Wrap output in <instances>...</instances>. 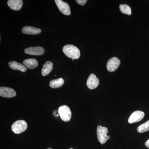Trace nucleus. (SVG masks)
I'll return each mask as SVG.
<instances>
[{
  "instance_id": "nucleus-6",
  "label": "nucleus",
  "mask_w": 149,
  "mask_h": 149,
  "mask_svg": "<svg viewBox=\"0 0 149 149\" xmlns=\"http://www.w3.org/2000/svg\"><path fill=\"white\" fill-rule=\"evenodd\" d=\"M120 63V61L119 59L115 57L112 58L110 59L107 63V69L109 72H114L118 68Z\"/></svg>"
},
{
  "instance_id": "nucleus-21",
  "label": "nucleus",
  "mask_w": 149,
  "mask_h": 149,
  "mask_svg": "<svg viewBox=\"0 0 149 149\" xmlns=\"http://www.w3.org/2000/svg\"><path fill=\"white\" fill-rule=\"evenodd\" d=\"M56 113H57L56 111H54L53 114H54V116H56V117H57V116H58L59 115L57 114Z\"/></svg>"
},
{
  "instance_id": "nucleus-1",
  "label": "nucleus",
  "mask_w": 149,
  "mask_h": 149,
  "mask_svg": "<svg viewBox=\"0 0 149 149\" xmlns=\"http://www.w3.org/2000/svg\"><path fill=\"white\" fill-rule=\"evenodd\" d=\"M63 51L65 54L73 59H77L80 58V51L79 49L72 45H66L63 48Z\"/></svg>"
},
{
  "instance_id": "nucleus-5",
  "label": "nucleus",
  "mask_w": 149,
  "mask_h": 149,
  "mask_svg": "<svg viewBox=\"0 0 149 149\" xmlns=\"http://www.w3.org/2000/svg\"><path fill=\"white\" fill-rule=\"evenodd\" d=\"M56 4L61 12L66 15H69L71 13L70 7L67 3L61 0H55Z\"/></svg>"
},
{
  "instance_id": "nucleus-15",
  "label": "nucleus",
  "mask_w": 149,
  "mask_h": 149,
  "mask_svg": "<svg viewBox=\"0 0 149 149\" xmlns=\"http://www.w3.org/2000/svg\"><path fill=\"white\" fill-rule=\"evenodd\" d=\"M23 63L27 68L30 69H33L36 68L38 65V62L37 60L34 58H29L24 60L23 61Z\"/></svg>"
},
{
  "instance_id": "nucleus-17",
  "label": "nucleus",
  "mask_w": 149,
  "mask_h": 149,
  "mask_svg": "<svg viewBox=\"0 0 149 149\" xmlns=\"http://www.w3.org/2000/svg\"><path fill=\"white\" fill-rule=\"evenodd\" d=\"M119 8L122 13L130 15L132 14L131 8L129 6L126 4H121L119 6Z\"/></svg>"
},
{
  "instance_id": "nucleus-13",
  "label": "nucleus",
  "mask_w": 149,
  "mask_h": 149,
  "mask_svg": "<svg viewBox=\"0 0 149 149\" xmlns=\"http://www.w3.org/2000/svg\"><path fill=\"white\" fill-rule=\"evenodd\" d=\"M8 65L10 68L14 70H20L22 72H25L27 70V67L24 65L19 63L16 61L9 62Z\"/></svg>"
},
{
  "instance_id": "nucleus-3",
  "label": "nucleus",
  "mask_w": 149,
  "mask_h": 149,
  "mask_svg": "<svg viewBox=\"0 0 149 149\" xmlns=\"http://www.w3.org/2000/svg\"><path fill=\"white\" fill-rule=\"evenodd\" d=\"M59 115L63 121H69L71 119L72 113L69 107L66 105H63L60 107L58 109Z\"/></svg>"
},
{
  "instance_id": "nucleus-18",
  "label": "nucleus",
  "mask_w": 149,
  "mask_h": 149,
  "mask_svg": "<svg viewBox=\"0 0 149 149\" xmlns=\"http://www.w3.org/2000/svg\"><path fill=\"white\" fill-rule=\"evenodd\" d=\"M149 130V120L141 124L137 128V131L140 133H143Z\"/></svg>"
},
{
  "instance_id": "nucleus-19",
  "label": "nucleus",
  "mask_w": 149,
  "mask_h": 149,
  "mask_svg": "<svg viewBox=\"0 0 149 149\" xmlns=\"http://www.w3.org/2000/svg\"><path fill=\"white\" fill-rule=\"evenodd\" d=\"M77 3L81 6H84L87 2V0H76Z\"/></svg>"
},
{
  "instance_id": "nucleus-14",
  "label": "nucleus",
  "mask_w": 149,
  "mask_h": 149,
  "mask_svg": "<svg viewBox=\"0 0 149 149\" xmlns=\"http://www.w3.org/2000/svg\"><path fill=\"white\" fill-rule=\"evenodd\" d=\"M53 68V64L52 62L48 61L46 62L43 66L42 70V74L43 76L48 75L52 70Z\"/></svg>"
},
{
  "instance_id": "nucleus-9",
  "label": "nucleus",
  "mask_w": 149,
  "mask_h": 149,
  "mask_svg": "<svg viewBox=\"0 0 149 149\" xmlns=\"http://www.w3.org/2000/svg\"><path fill=\"white\" fill-rule=\"evenodd\" d=\"M100 83V80L94 74H90L87 82V85L89 89L91 90L95 89L98 87Z\"/></svg>"
},
{
  "instance_id": "nucleus-23",
  "label": "nucleus",
  "mask_w": 149,
  "mask_h": 149,
  "mask_svg": "<svg viewBox=\"0 0 149 149\" xmlns=\"http://www.w3.org/2000/svg\"><path fill=\"white\" fill-rule=\"evenodd\" d=\"M70 149H72V148H70Z\"/></svg>"
},
{
  "instance_id": "nucleus-16",
  "label": "nucleus",
  "mask_w": 149,
  "mask_h": 149,
  "mask_svg": "<svg viewBox=\"0 0 149 149\" xmlns=\"http://www.w3.org/2000/svg\"><path fill=\"white\" fill-rule=\"evenodd\" d=\"M64 83L63 79L62 78H59L51 80L49 83V86L52 88H58L61 87Z\"/></svg>"
},
{
  "instance_id": "nucleus-11",
  "label": "nucleus",
  "mask_w": 149,
  "mask_h": 149,
  "mask_svg": "<svg viewBox=\"0 0 149 149\" xmlns=\"http://www.w3.org/2000/svg\"><path fill=\"white\" fill-rule=\"evenodd\" d=\"M8 5L12 10H19L22 8L23 1L22 0H9L8 1Z\"/></svg>"
},
{
  "instance_id": "nucleus-7",
  "label": "nucleus",
  "mask_w": 149,
  "mask_h": 149,
  "mask_svg": "<svg viewBox=\"0 0 149 149\" xmlns=\"http://www.w3.org/2000/svg\"><path fill=\"white\" fill-rule=\"evenodd\" d=\"M24 53L31 55H42L45 53V49L41 47H30L24 50Z\"/></svg>"
},
{
  "instance_id": "nucleus-20",
  "label": "nucleus",
  "mask_w": 149,
  "mask_h": 149,
  "mask_svg": "<svg viewBox=\"0 0 149 149\" xmlns=\"http://www.w3.org/2000/svg\"><path fill=\"white\" fill-rule=\"evenodd\" d=\"M145 145H146V147L149 148V139L146 142Z\"/></svg>"
},
{
  "instance_id": "nucleus-8",
  "label": "nucleus",
  "mask_w": 149,
  "mask_h": 149,
  "mask_svg": "<svg viewBox=\"0 0 149 149\" xmlns=\"http://www.w3.org/2000/svg\"><path fill=\"white\" fill-rule=\"evenodd\" d=\"M145 113L141 111H136L133 112L130 116L128 122L130 123L139 122L144 118Z\"/></svg>"
},
{
  "instance_id": "nucleus-10",
  "label": "nucleus",
  "mask_w": 149,
  "mask_h": 149,
  "mask_svg": "<svg viewBox=\"0 0 149 149\" xmlns=\"http://www.w3.org/2000/svg\"><path fill=\"white\" fill-rule=\"evenodd\" d=\"M16 92L12 88L7 87L0 88V95L6 98L13 97L16 96Z\"/></svg>"
},
{
  "instance_id": "nucleus-2",
  "label": "nucleus",
  "mask_w": 149,
  "mask_h": 149,
  "mask_svg": "<svg viewBox=\"0 0 149 149\" xmlns=\"http://www.w3.org/2000/svg\"><path fill=\"white\" fill-rule=\"evenodd\" d=\"M108 129L105 127L99 125L97 127V136L100 143L102 144L106 143L107 141L110 138V136H107Z\"/></svg>"
},
{
  "instance_id": "nucleus-4",
  "label": "nucleus",
  "mask_w": 149,
  "mask_h": 149,
  "mask_svg": "<svg viewBox=\"0 0 149 149\" xmlns=\"http://www.w3.org/2000/svg\"><path fill=\"white\" fill-rule=\"evenodd\" d=\"M27 128V123L23 120H17L11 126L12 130L16 134H19L24 132Z\"/></svg>"
},
{
  "instance_id": "nucleus-12",
  "label": "nucleus",
  "mask_w": 149,
  "mask_h": 149,
  "mask_svg": "<svg viewBox=\"0 0 149 149\" xmlns=\"http://www.w3.org/2000/svg\"><path fill=\"white\" fill-rule=\"evenodd\" d=\"M22 32L24 34L34 35L40 34L42 32V30L39 28L32 26H25L22 29Z\"/></svg>"
},
{
  "instance_id": "nucleus-22",
  "label": "nucleus",
  "mask_w": 149,
  "mask_h": 149,
  "mask_svg": "<svg viewBox=\"0 0 149 149\" xmlns=\"http://www.w3.org/2000/svg\"><path fill=\"white\" fill-rule=\"evenodd\" d=\"M47 149H52L51 148H48Z\"/></svg>"
}]
</instances>
